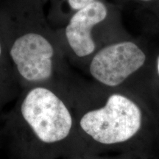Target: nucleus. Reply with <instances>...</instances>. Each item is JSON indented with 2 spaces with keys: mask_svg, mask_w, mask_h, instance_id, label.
Wrapping results in <instances>:
<instances>
[{
  "mask_svg": "<svg viewBox=\"0 0 159 159\" xmlns=\"http://www.w3.org/2000/svg\"><path fill=\"white\" fill-rule=\"evenodd\" d=\"M142 113L135 103L120 94L111 95L102 108L85 114L80 120L83 130L105 144L125 142L138 132Z\"/></svg>",
  "mask_w": 159,
  "mask_h": 159,
  "instance_id": "f03ea898",
  "label": "nucleus"
},
{
  "mask_svg": "<svg viewBox=\"0 0 159 159\" xmlns=\"http://www.w3.org/2000/svg\"><path fill=\"white\" fill-rule=\"evenodd\" d=\"M143 1H149V0H143Z\"/></svg>",
  "mask_w": 159,
  "mask_h": 159,
  "instance_id": "1a4fd4ad",
  "label": "nucleus"
},
{
  "mask_svg": "<svg viewBox=\"0 0 159 159\" xmlns=\"http://www.w3.org/2000/svg\"><path fill=\"white\" fill-rule=\"evenodd\" d=\"M146 56L132 42H121L105 47L93 57L91 75L108 86L121 84L127 77L142 66Z\"/></svg>",
  "mask_w": 159,
  "mask_h": 159,
  "instance_id": "20e7f679",
  "label": "nucleus"
},
{
  "mask_svg": "<svg viewBox=\"0 0 159 159\" xmlns=\"http://www.w3.org/2000/svg\"><path fill=\"white\" fill-rule=\"evenodd\" d=\"M96 0H68L69 7L74 11H78Z\"/></svg>",
  "mask_w": 159,
  "mask_h": 159,
  "instance_id": "423d86ee",
  "label": "nucleus"
},
{
  "mask_svg": "<svg viewBox=\"0 0 159 159\" xmlns=\"http://www.w3.org/2000/svg\"><path fill=\"white\" fill-rule=\"evenodd\" d=\"M21 112L38 139L52 144L64 139L70 133L72 119L63 102L44 86L30 89L24 98Z\"/></svg>",
  "mask_w": 159,
  "mask_h": 159,
  "instance_id": "7ed1b4c3",
  "label": "nucleus"
},
{
  "mask_svg": "<svg viewBox=\"0 0 159 159\" xmlns=\"http://www.w3.org/2000/svg\"><path fill=\"white\" fill-rule=\"evenodd\" d=\"M8 59L11 58H10L8 52H7L5 42H4L1 36V34H0V63L2 62V61H7Z\"/></svg>",
  "mask_w": 159,
  "mask_h": 159,
  "instance_id": "0eeeda50",
  "label": "nucleus"
},
{
  "mask_svg": "<svg viewBox=\"0 0 159 159\" xmlns=\"http://www.w3.org/2000/svg\"><path fill=\"white\" fill-rule=\"evenodd\" d=\"M108 14L106 7L94 1L75 12L65 30L66 39L75 54L80 57L91 55L95 50L91 31Z\"/></svg>",
  "mask_w": 159,
  "mask_h": 159,
  "instance_id": "39448f33",
  "label": "nucleus"
},
{
  "mask_svg": "<svg viewBox=\"0 0 159 159\" xmlns=\"http://www.w3.org/2000/svg\"><path fill=\"white\" fill-rule=\"evenodd\" d=\"M158 74H159V57L158 60Z\"/></svg>",
  "mask_w": 159,
  "mask_h": 159,
  "instance_id": "6e6552de",
  "label": "nucleus"
},
{
  "mask_svg": "<svg viewBox=\"0 0 159 159\" xmlns=\"http://www.w3.org/2000/svg\"><path fill=\"white\" fill-rule=\"evenodd\" d=\"M47 0H0V34L18 74L43 83L54 69L55 46L43 6Z\"/></svg>",
  "mask_w": 159,
  "mask_h": 159,
  "instance_id": "f257e3e1",
  "label": "nucleus"
}]
</instances>
